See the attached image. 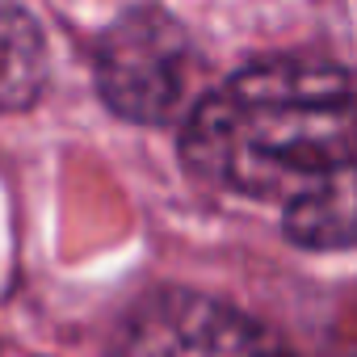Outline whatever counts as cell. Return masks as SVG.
<instances>
[{
	"label": "cell",
	"instance_id": "obj_1",
	"mask_svg": "<svg viewBox=\"0 0 357 357\" xmlns=\"http://www.w3.org/2000/svg\"><path fill=\"white\" fill-rule=\"evenodd\" d=\"M181 151L219 190L294 206L357 155V80L307 59L244 68L194 105Z\"/></svg>",
	"mask_w": 357,
	"mask_h": 357
},
{
	"label": "cell",
	"instance_id": "obj_2",
	"mask_svg": "<svg viewBox=\"0 0 357 357\" xmlns=\"http://www.w3.org/2000/svg\"><path fill=\"white\" fill-rule=\"evenodd\" d=\"M93 68L101 101L118 118L160 126L190 97L194 43L176 17L155 5H139L97 38Z\"/></svg>",
	"mask_w": 357,
	"mask_h": 357
},
{
	"label": "cell",
	"instance_id": "obj_3",
	"mask_svg": "<svg viewBox=\"0 0 357 357\" xmlns=\"http://www.w3.org/2000/svg\"><path fill=\"white\" fill-rule=\"evenodd\" d=\"M122 357H290L282 340L236 307L168 290L151 298L126 332Z\"/></svg>",
	"mask_w": 357,
	"mask_h": 357
},
{
	"label": "cell",
	"instance_id": "obj_4",
	"mask_svg": "<svg viewBox=\"0 0 357 357\" xmlns=\"http://www.w3.org/2000/svg\"><path fill=\"white\" fill-rule=\"evenodd\" d=\"M286 236L303 248H357V155L315 194L286 206Z\"/></svg>",
	"mask_w": 357,
	"mask_h": 357
},
{
	"label": "cell",
	"instance_id": "obj_5",
	"mask_svg": "<svg viewBox=\"0 0 357 357\" xmlns=\"http://www.w3.org/2000/svg\"><path fill=\"white\" fill-rule=\"evenodd\" d=\"M47 84V43L38 22L0 0V114L26 109Z\"/></svg>",
	"mask_w": 357,
	"mask_h": 357
}]
</instances>
